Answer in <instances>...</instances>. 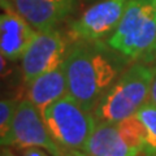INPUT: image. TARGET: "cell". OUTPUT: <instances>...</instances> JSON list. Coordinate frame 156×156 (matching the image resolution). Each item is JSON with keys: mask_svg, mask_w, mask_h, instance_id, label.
Returning <instances> with one entry per match:
<instances>
[{"mask_svg": "<svg viewBox=\"0 0 156 156\" xmlns=\"http://www.w3.org/2000/svg\"><path fill=\"white\" fill-rule=\"evenodd\" d=\"M86 2H94V0H86Z\"/></svg>", "mask_w": 156, "mask_h": 156, "instance_id": "e0dca14e", "label": "cell"}, {"mask_svg": "<svg viewBox=\"0 0 156 156\" xmlns=\"http://www.w3.org/2000/svg\"><path fill=\"white\" fill-rule=\"evenodd\" d=\"M152 74L154 69L147 62L129 66L95 105L92 115L96 124L116 122L135 115L150 100Z\"/></svg>", "mask_w": 156, "mask_h": 156, "instance_id": "3957f363", "label": "cell"}, {"mask_svg": "<svg viewBox=\"0 0 156 156\" xmlns=\"http://www.w3.org/2000/svg\"><path fill=\"white\" fill-rule=\"evenodd\" d=\"M53 140L65 156H87V146L96 126L91 111L68 94L42 112Z\"/></svg>", "mask_w": 156, "mask_h": 156, "instance_id": "277c9868", "label": "cell"}, {"mask_svg": "<svg viewBox=\"0 0 156 156\" xmlns=\"http://www.w3.org/2000/svg\"><path fill=\"white\" fill-rule=\"evenodd\" d=\"M68 41L57 27L38 31L22 60V80L26 85L64 62Z\"/></svg>", "mask_w": 156, "mask_h": 156, "instance_id": "52a82bcc", "label": "cell"}, {"mask_svg": "<svg viewBox=\"0 0 156 156\" xmlns=\"http://www.w3.org/2000/svg\"><path fill=\"white\" fill-rule=\"evenodd\" d=\"M146 130L138 116L116 122L96 124L87 146V156H139Z\"/></svg>", "mask_w": 156, "mask_h": 156, "instance_id": "5b68a950", "label": "cell"}, {"mask_svg": "<svg viewBox=\"0 0 156 156\" xmlns=\"http://www.w3.org/2000/svg\"><path fill=\"white\" fill-rule=\"evenodd\" d=\"M22 156H48L44 148L41 147H27L22 150Z\"/></svg>", "mask_w": 156, "mask_h": 156, "instance_id": "5bb4252c", "label": "cell"}, {"mask_svg": "<svg viewBox=\"0 0 156 156\" xmlns=\"http://www.w3.org/2000/svg\"><path fill=\"white\" fill-rule=\"evenodd\" d=\"M152 69H154V74H152V81H151V89H150V100L156 104V65L152 66Z\"/></svg>", "mask_w": 156, "mask_h": 156, "instance_id": "9a60e30c", "label": "cell"}, {"mask_svg": "<svg viewBox=\"0 0 156 156\" xmlns=\"http://www.w3.org/2000/svg\"><path fill=\"white\" fill-rule=\"evenodd\" d=\"M105 42L130 61H155L156 0H130L119 26Z\"/></svg>", "mask_w": 156, "mask_h": 156, "instance_id": "7a4b0ae2", "label": "cell"}, {"mask_svg": "<svg viewBox=\"0 0 156 156\" xmlns=\"http://www.w3.org/2000/svg\"><path fill=\"white\" fill-rule=\"evenodd\" d=\"M139 156H140V155H139ZM144 156H146V155H144Z\"/></svg>", "mask_w": 156, "mask_h": 156, "instance_id": "d6986e66", "label": "cell"}, {"mask_svg": "<svg viewBox=\"0 0 156 156\" xmlns=\"http://www.w3.org/2000/svg\"><path fill=\"white\" fill-rule=\"evenodd\" d=\"M11 7L35 29L44 31L56 27L74 12L77 0H7Z\"/></svg>", "mask_w": 156, "mask_h": 156, "instance_id": "30bf717a", "label": "cell"}, {"mask_svg": "<svg viewBox=\"0 0 156 156\" xmlns=\"http://www.w3.org/2000/svg\"><path fill=\"white\" fill-rule=\"evenodd\" d=\"M68 95V83L64 69V62L44 74L39 76L29 83L27 99L38 108V111H44L48 105Z\"/></svg>", "mask_w": 156, "mask_h": 156, "instance_id": "8fae6325", "label": "cell"}, {"mask_svg": "<svg viewBox=\"0 0 156 156\" xmlns=\"http://www.w3.org/2000/svg\"><path fill=\"white\" fill-rule=\"evenodd\" d=\"M130 0H100L70 23L72 41H103L108 39L119 26Z\"/></svg>", "mask_w": 156, "mask_h": 156, "instance_id": "8992f818", "label": "cell"}, {"mask_svg": "<svg viewBox=\"0 0 156 156\" xmlns=\"http://www.w3.org/2000/svg\"><path fill=\"white\" fill-rule=\"evenodd\" d=\"M9 146L20 150L41 147L44 148L51 156H65L51 136L41 112L27 98L22 99L18 104L8 147Z\"/></svg>", "mask_w": 156, "mask_h": 156, "instance_id": "ba28073f", "label": "cell"}, {"mask_svg": "<svg viewBox=\"0 0 156 156\" xmlns=\"http://www.w3.org/2000/svg\"><path fill=\"white\" fill-rule=\"evenodd\" d=\"M130 62L107 42H74L64 60L68 94L92 112Z\"/></svg>", "mask_w": 156, "mask_h": 156, "instance_id": "6da1fadb", "label": "cell"}, {"mask_svg": "<svg viewBox=\"0 0 156 156\" xmlns=\"http://www.w3.org/2000/svg\"><path fill=\"white\" fill-rule=\"evenodd\" d=\"M0 156H16L14 155V152L8 148V146H2V152H0Z\"/></svg>", "mask_w": 156, "mask_h": 156, "instance_id": "2e32d148", "label": "cell"}, {"mask_svg": "<svg viewBox=\"0 0 156 156\" xmlns=\"http://www.w3.org/2000/svg\"><path fill=\"white\" fill-rule=\"evenodd\" d=\"M2 8L0 52L7 60L16 61L23 57L38 31L21 14L14 11L7 0H2Z\"/></svg>", "mask_w": 156, "mask_h": 156, "instance_id": "9c48e42d", "label": "cell"}, {"mask_svg": "<svg viewBox=\"0 0 156 156\" xmlns=\"http://www.w3.org/2000/svg\"><path fill=\"white\" fill-rule=\"evenodd\" d=\"M18 104L20 101L16 99H2L0 101V143L2 146H8L9 143Z\"/></svg>", "mask_w": 156, "mask_h": 156, "instance_id": "4fadbf2b", "label": "cell"}, {"mask_svg": "<svg viewBox=\"0 0 156 156\" xmlns=\"http://www.w3.org/2000/svg\"><path fill=\"white\" fill-rule=\"evenodd\" d=\"M136 116L146 130L143 152L146 156L156 155V104L151 100L146 101L138 109Z\"/></svg>", "mask_w": 156, "mask_h": 156, "instance_id": "7c38bea8", "label": "cell"}, {"mask_svg": "<svg viewBox=\"0 0 156 156\" xmlns=\"http://www.w3.org/2000/svg\"><path fill=\"white\" fill-rule=\"evenodd\" d=\"M150 156H156V155H150Z\"/></svg>", "mask_w": 156, "mask_h": 156, "instance_id": "ac0fdd59", "label": "cell"}]
</instances>
